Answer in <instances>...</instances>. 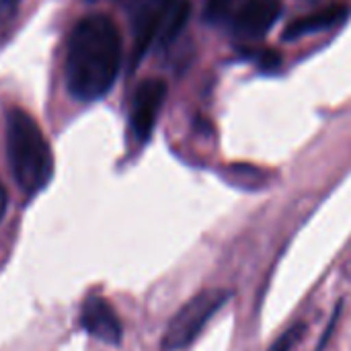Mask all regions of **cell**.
Instances as JSON below:
<instances>
[{"label":"cell","mask_w":351,"mask_h":351,"mask_svg":"<svg viewBox=\"0 0 351 351\" xmlns=\"http://www.w3.org/2000/svg\"><path fill=\"white\" fill-rule=\"evenodd\" d=\"M121 33L107 14L80 19L68 37L64 78L68 93L82 103L103 99L121 68Z\"/></svg>","instance_id":"obj_1"},{"label":"cell","mask_w":351,"mask_h":351,"mask_svg":"<svg viewBox=\"0 0 351 351\" xmlns=\"http://www.w3.org/2000/svg\"><path fill=\"white\" fill-rule=\"evenodd\" d=\"M350 8L346 4H329L325 8H319V10H313L304 16H298L296 21H292L288 27H286V33H284V39H298L302 35H308V33H317V31H323V29H331L335 27L337 23H341L346 16H348Z\"/></svg>","instance_id":"obj_7"},{"label":"cell","mask_w":351,"mask_h":351,"mask_svg":"<svg viewBox=\"0 0 351 351\" xmlns=\"http://www.w3.org/2000/svg\"><path fill=\"white\" fill-rule=\"evenodd\" d=\"M232 0H208V16H220L228 6H230Z\"/></svg>","instance_id":"obj_11"},{"label":"cell","mask_w":351,"mask_h":351,"mask_svg":"<svg viewBox=\"0 0 351 351\" xmlns=\"http://www.w3.org/2000/svg\"><path fill=\"white\" fill-rule=\"evenodd\" d=\"M78 327L90 337L109 346L121 343V337H123V327L115 308L109 304L107 298L99 294H90L82 302V308L78 315Z\"/></svg>","instance_id":"obj_5"},{"label":"cell","mask_w":351,"mask_h":351,"mask_svg":"<svg viewBox=\"0 0 351 351\" xmlns=\"http://www.w3.org/2000/svg\"><path fill=\"white\" fill-rule=\"evenodd\" d=\"M280 14H282L280 0H249L237 12L232 31L245 39H259L278 23Z\"/></svg>","instance_id":"obj_6"},{"label":"cell","mask_w":351,"mask_h":351,"mask_svg":"<svg viewBox=\"0 0 351 351\" xmlns=\"http://www.w3.org/2000/svg\"><path fill=\"white\" fill-rule=\"evenodd\" d=\"M304 331H306V325H302V323H296V325H292L271 348L267 351H292L294 350V346L302 339V335H304Z\"/></svg>","instance_id":"obj_10"},{"label":"cell","mask_w":351,"mask_h":351,"mask_svg":"<svg viewBox=\"0 0 351 351\" xmlns=\"http://www.w3.org/2000/svg\"><path fill=\"white\" fill-rule=\"evenodd\" d=\"M189 14H191V2L189 0H177L171 6L167 19L162 23L160 35H158V39H160L162 45H169L171 41H175L179 37V33L185 29V25L189 21Z\"/></svg>","instance_id":"obj_8"},{"label":"cell","mask_w":351,"mask_h":351,"mask_svg":"<svg viewBox=\"0 0 351 351\" xmlns=\"http://www.w3.org/2000/svg\"><path fill=\"white\" fill-rule=\"evenodd\" d=\"M167 82L160 78H148L144 80L132 99L130 107V132L138 144H144L150 140L154 125L158 121L160 109L167 99Z\"/></svg>","instance_id":"obj_4"},{"label":"cell","mask_w":351,"mask_h":351,"mask_svg":"<svg viewBox=\"0 0 351 351\" xmlns=\"http://www.w3.org/2000/svg\"><path fill=\"white\" fill-rule=\"evenodd\" d=\"M154 2H158V4H162V6H167V8H171L177 0H154Z\"/></svg>","instance_id":"obj_13"},{"label":"cell","mask_w":351,"mask_h":351,"mask_svg":"<svg viewBox=\"0 0 351 351\" xmlns=\"http://www.w3.org/2000/svg\"><path fill=\"white\" fill-rule=\"evenodd\" d=\"M6 208H8V193H6L4 185L0 183V220H2L4 214H6Z\"/></svg>","instance_id":"obj_12"},{"label":"cell","mask_w":351,"mask_h":351,"mask_svg":"<svg viewBox=\"0 0 351 351\" xmlns=\"http://www.w3.org/2000/svg\"><path fill=\"white\" fill-rule=\"evenodd\" d=\"M6 158L19 189L33 197L43 191L53 177V154L39 123L25 109L6 113Z\"/></svg>","instance_id":"obj_2"},{"label":"cell","mask_w":351,"mask_h":351,"mask_svg":"<svg viewBox=\"0 0 351 351\" xmlns=\"http://www.w3.org/2000/svg\"><path fill=\"white\" fill-rule=\"evenodd\" d=\"M232 292L222 288H212L193 296L183 308L171 319L165 335H162V351H177L187 348L208 325V321L230 300Z\"/></svg>","instance_id":"obj_3"},{"label":"cell","mask_w":351,"mask_h":351,"mask_svg":"<svg viewBox=\"0 0 351 351\" xmlns=\"http://www.w3.org/2000/svg\"><path fill=\"white\" fill-rule=\"evenodd\" d=\"M23 0H0V47L10 35V29L14 25V19L19 14Z\"/></svg>","instance_id":"obj_9"}]
</instances>
